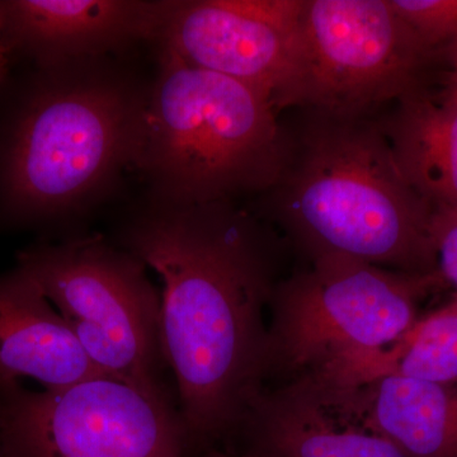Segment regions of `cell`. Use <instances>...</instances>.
Returning <instances> with one entry per match:
<instances>
[{"instance_id":"cell-1","label":"cell","mask_w":457,"mask_h":457,"mask_svg":"<svg viewBox=\"0 0 457 457\" xmlns=\"http://www.w3.org/2000/svg\"><path fill=\"white\" fill-rule=\"evenodd\" d=\"M234 201L162 203L122 245L163 281L162 329L188 455L236 437L266 387L282 237Z\"/></svg>"},{"instance_id":"cell-2","label":"cell","mask_w":457,"mask_h":457,"mask_svg":"<svg viewBox=\"0 0 457 457\" xmlns=\"http://www.w3.org/2000/svg\"><path fill=\"white\" fill-rule=\"evenodd\" d=\"M383 113V112H381ZM295 108L258 215L308 262L341 255L384 269L438 272L435 210L403 176L380 114Z\"/></svg>"},{"instance_id":"cell-3","label":"cell","mask_w":457,"mask_h":457,"mask_svg":"<svg viewBox=\"0 0 457 457\" xmlns=\"http://www.w3.org/2000/svg\"><path fill=\"white\" fill-rule=\"evenodd\" d=\"M146 98L116 78L44 75L0 125V230L82 209L139 153Z\"/></svg>"},{"instance_id":"cell-4","label":"cell","mask_w":457,"mask_h":457,"mask_svg":"<svg viewBox=\"0 0 457 457\" xmlns=\"http://www.w3.org/2000/svg\"><path fill=\"white\" fill-rule=\"evenodd\" d=\"M260 90L162 54L137 163L171 204L264 194L281 170L284 123Z\"/></svg>"},{"instance_id":"cell-5","label":"cell","mask_w":457,"mask_h":457,"mask_svg":"<svg viewBox=\"0 0 457 457\" xmlns=\"http://www.w3.org/2000/svg\"><path fill=\"white\" fill-rule=\"evenodd\" d=\"M444 288L440 272L413 275L341 255L309 262L273 295L266 387L365 383L422 317V303Z\"/></svg>"},{"instance_id":"cell-6","label":"cell","mask_w":457,"mask_h":457,"mask_svg":"<svg viewBox=\"0 0 457 457\" xmlns=\"http://www.w3.org/2000/svg\"><path fill=\"white\" fill-rule=\"evenodd\" d=\"M17 269L64 319L99 375L177 402L162 329V299L146 266L102 237L31 246Z\"/></svg>"},{"instance_id":"cell-7","label":"cell","mask_w":457,"mask_h":457,"mask_svg":"<svg viewBox=\"0 0 457 457\" xmlns=\"http://www.w3.org/2000/svg\"><path fill=\"white\" fill-rule=\"evenodd\" d=\"M449 73L389 0H303L299 65L278 111L378 114Z\"/></svg>"},{"instance_id":"cell-8","label":"cell","mask_w":457,"mask_h":457,"mask_svg":"<svg viewBox=\"0 0 457 457\" xmlns=\"http://www.w3.org/2000/svg\"><path fill=\"white\" fill-rule=\"evenodd\" d=\"M7 457H187L176 400L106 376L60 389L0 385Z\"/></svg>"},{"instance_id":"cell-9","label":"cell","mask_w":457,"mask_h":457,"mask_svg":"<svg viewBox=\"0 0 457 457\" xmlns=\"http://www.w3.org/2000/svg\"><path fill=\"white\" fill-rule=\"evenodd\" d=\"M303 2H170L159 37L183 62L260 90L278 110L299 65Z\"/></svg>"},{"instance_id":"cell-10","label":"cell","mask_w":457,"mask_h":457,"mask_svg":"<svg viewBox=\"0 0 457 457\" xmlns=\"http://www.w3.org/2000/svg\"><path fill=\"white\" fill-rule=\"evenodd\" d=\"M237 436L263 457H408L342 387L306 380L264 387Z\"/></svg>"},{"instance_id":"cell-11","label":"cell","mask_w":457,"mask_h":457,"mask_svg":"<svg viewBox=\"0 0 457 457\" xmlns=\"http://www.w3.org/2000/svg\"><path fill=\"white\" fill-rule=\"evenodd\" d=\"M170 2L11 0L2 2L9 49L55 68L161 36Z\"/></svg>"},{"instance_id":"cell-12","label":"cell","mask_w":457,"mask_h":457,"mask_svg":"<svg viewBox=\"0 0 457 457\" xmlns=\"http://www.w3.org/2000/svg\"><path fill=\"white\" fill-rule=\"evenodd\" d=\"M64 319L20 269L0 275V385L60 389L98 376ZM102 376V375H101Z\"/></svg>"},{"instance_id":"cell-13","label":"cell","mask_w":457,"mask_h":457,"mask_svg":"<svg viewBox=\"0 0 457 457\" xmlns=\"http://www.w3.org/2000/svg\"><path fill=\"white\" fill-rule=\"evenodd\" d=\"M446 77L380 114L403 176L433 210H457V95Z\"/></svg>"},{"instance_id":"cell-14","label":"cell","mask_w":457,"mask_h":457,"mask_svg":"<svg viewBox=\"0 0 457 457\" xmlns=\"http://www.w3.org/2000/svg\"><path fill=\"white\" fill-rule=\"evenodd\" d=\"M352 405L408 457H457V378L383 375L342 387Z\"/></svg>"},{"instance_id":"cell-15","label":"cell","mask_w":457,"mask_h":457,"mask_svg":"<svg viewBox=\"0 0 457 457\" xmlns=\"http://www.w3.org/2000/svg\"><path fill=\"white\" fill-rule=\"evenodd\" d=\"M383 375L426 381L456 380V295L449 303L418 319L402 341L385 353L371 378Z\"/></svg>"},{"instance_id":"cell-16","label":"cell","mask_w":457,"mask_h":457,"mask_svg":"<svg viewBox=\"0 0 457 457\" xmlns=\"http://www.w3.org/2000/svg\"><path fill=\"white\" fill-rule=\"evenodd\" d=\"M396 14L427 49L449 69L457 68V0H389Z\"/></svg>"},{"instance_id":"cell-17","label":"cell","mask_w":457,"mask_h":457,"mask_svg":"<svg viewBox=\"0 0 457 457\" xmlns=\"http://www.w3.org/2000/svg\"><path fill=\"white\" fill-rule=\"evenodd\" d=\"M432 237L438 272L457 296V210H435Z\"/></svg>"},{"instance_id":"cell-18","label":"cell","mask_w":457,"mask_h":457,"mask_svg":"<svg viewBox=\"0 0 457 457\" xmlns=\"http://www.w3.org/2000/svg\"><path fill=\"white\" fill-rule=\"evenodd\" d=\"M8 51L9 47L4 35V16H3L2 2H0V86L7 77Z\"/></svg>"},{"instance_id":"cell-19","label":"cell","mask_w":457,"mask_h":457,"mask_svg":"<svg viewBox=\"0 0 457 457\" xmlns=\"http://www.w3.org/2000/svg\"><path fill=\"white\" fill-rule=\"evenodd\" d=\"M203 457H263V456L257 455V453H251V451L243 450L242 453H234V451L222 450V449H219V447H215V449L206 451V453H204Z\"/></svg>"},{"instance_id":"cell-20","label":"cell","mask_w":457,"mask_h":457,"mask_svg":"<svg viewBox=\"0 0 457 457\" xmlns=\"http://www.w3.org/2000/svg\"><path fill=\"white\" fill-rule=\"evenodd\" d=\"M447 86L450 87L451 89L457 95V68L455 71H451V73L447 74L446 77Z\"/></svg>"},{"instance_id":"cell-21","label":"cell","mask_w":457,"mask_h":457,"mask_svg":"<svg viewBox=\"0 0 457 457\" xmlns=\"http://www.w3.org/2000/svg\"><path fill=\"white\" fill-rule=\"evenodd\" d=\"M0 457H7L4 455V453H2V451H0Z\"/></svg>"}]
</instances>
